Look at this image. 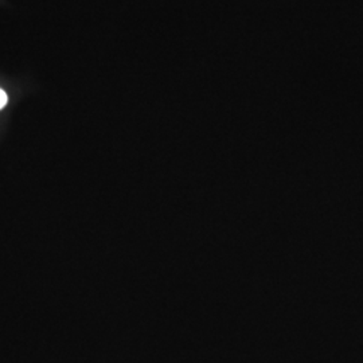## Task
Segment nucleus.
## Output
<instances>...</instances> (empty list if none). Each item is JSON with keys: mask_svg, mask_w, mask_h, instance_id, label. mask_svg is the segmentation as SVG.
I'll return each mask as SVG.
<instances>
[{"mask_svg": "<svg viewBox=\"0 0 363 363\" xmlns=\"http://www.w3.org/2000/svg\"><path fill=\"white\" fill-rule=\"evenodd\" d=\"M7 94H6V91H1L0 89V109H3L4 108V105L7 104Z\"/></svg>", "mask_w": 363, "mask_h": 363, "instance_id": "obj_1", "label": "nucleus"}]
</instances>
